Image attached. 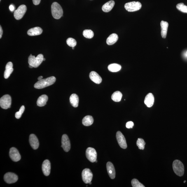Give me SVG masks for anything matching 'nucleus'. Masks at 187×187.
Segmentation results:
<instances>
[{
	"label": "nucleus",
	"mask_w": 187,
	"mask_h": 187,
	"mask_svg": "<svg viewBox=\"0 0 187 187\" xmlns=\"http://www.w3.org/2000/svg\"><path fill=\"white\" fill-rule=\"evenodd\" d=\"M55 81L56 78L55 77H50L45 79L38 80L35 84L34 87L36 89H42L53 85Z\"/></svg>",
	"instance_id": "obj_1"
},
{
	"label": "nucleus",
	"mask_w": 187,
	"mask_h": 187,
	"mask_svg": "<svg viewBox=\"0 0 187 187\" xmlns=\"http://www.w3.org/2000/svg\"><path fill=\"white\" fill-rule=\"evenodd\" d=\"M51 13L52 16L55 19L61 18L63 14V11L60 4L57 2L52 3L51 7Z\"/></svg>",
	"instance_id": "obj_2"
},
{
	"label": "nucleus",
	"mask_w": 187,
	"mask_h": 187,
	"mask_svg": "<svg viewBox=\"0 0 187 187\" xmlns=\"http://www.w3.org/2000/svg\"><path fill=\"white\" fill-rule=\"evenodd\" d=\"M43 58V55L41 54H39L36 57L31 54L28 59L29 64L34 68H37L42 62Z\"/></svg>",
	"instance_id": "obj_3"
},
{
	"label": "nucleus",
	"mask_w": 187,
	"mask_h": 187,
	"mask_svg": "<svg viewBox=\"0 0 187 187\" xmlns=\"http://www.w3.org/2000/svg\"><path fill=\"white\" fill-rule=\"evenodd\" d=\"M173 169L174 172L179 176L183 175L184 172V167L182 162L180 161L176 160H174L173 164Z\"/></svg>",
	"instance_id": "obj_4"
},
{
	"label": "nucleus",
	"mask_w": 187,
	"mask_h": 187,
	"mask_svg": "<svg viewBox=\"0 0 187 187\" xmlns=\"http://www.w3.org/2000/svg\"><path fill=\"white\" fill-rule=\"evenodd\" d=\"M142 7L141 3L139 1H132L126 3L125 5V10L129 12L138 11Z\"/></svg>",
	"instance_id": "obj_5"
},
{
	"label": "nucleus",
	"mask_w": 187,
	"mask_h": 187,
	"mask_svg": "<svg viewBox=\"0 0 187 187\" xmlns=\"http://www.w3.org/2000/svg\"><path fill=\"white\" fill-rule=\"evenodd\" d=\"M11 103V97L9 95H3L0 99V106L3 109H7L10 108Z\"/></svg>",
	"instance_id": "obj_6"
},
{
	"label": "nucleus",
	"mask_w": 187,
	"mask_h": 187,
	"mask_svg": "<svg viewBox=\"0 0 187 187\" xmlns=\"http://www.w3.org/2000/svg\"><path fill=\"white\" fill-rule=\"evenodd\" d=\"M86 155L87 159L91 162H95L97 160V153L96 150L93 148H87L86 151Z\"/></svg>",
	"instance_id": "obj_7"
},
{
	"label": "nucleus",
	"mask_w": 187,
	"mask_h": 187,
	"mask_svg": "<svg viewBox=\"0 0 187 187\" xmlns=\"http://www.w3.org/2000/svg\"><path fill=\"white\" fill-rule=\"evenodd\" d=\"M27 6L24 5H20L14 13V16L17 20L22 19L27 11Z\"/></svg>",
	"instance_id": "obj_8"
},
{
	"label": "nucleus",
	"mask_w": 187,
	"mask_h": 187,
	"mask_svg": "<svg viewBox=\"0 0 187 187\" xmlns=\"http://www.w3.org/2000/svg\"><path fill=\"white\" fill-rule=\"evenodd\" d=\"M93 174L91 171L88 169H84L82 172V179L86 184H88L91 182Z\"/></svg>",
	"instance_id": "obj_9"
},
{
	"label": "nucleus",
	"mask_w": 187,
	"mask_h": 187,
	"mask_svg": "<svg viewBox=\"0 0 187 187\" xmlns=\"http://www.w3.org/2000/svg\"><path fill=\"white\" fill-rule=\"evenodd\" d=\"M116 138L118 144L120 147L124 149H126L127 147L126 141L125 136L120 131L117 132Z\"/></svg>",
	"instance_id": "obj_10"
},
{
	"label": "nucleus",
	"mask_w": 187,
	"mask_h": 187,
	"mask_svg": "<svg viewBox=\"0 0 187 187\" xmlns=\"http://www.w3.org/2000/svg\"><path fill=\"white\" fill-rule=\"evenodd\" d=\"M18 177L16 174L12 173H8L5 175L4 179L5 182L8 184H12L16 182Z\"/></svg>",
	"instance_id": "obj_11"
},
{
	"label": "nucleus",
	"mask_w": 187,
	"mask_h": 187,
	"mask_svg": "<svg viewBox=\"0 0 187 187\" xmlns=\"http://www.w3.org/2000/svg\"><path fill=\"white\" fill-rule=\"evenodd\" d=\"M62 147L63 148L64 151L66 152H68L71 149V143L68 137L66 134L62 136Z\"/></svg>",
	"instance_id": "obj_12"
},
{
	"label": "nucleus",
	"mask_w": 187,
	"mask_h": 187,
	"mask_svg": "<svg viewBox=\"0 0 187 187\" xmlns=\"http://www.w3.org/2000/svg\"><path fill=\"white\" fill-rule=\"evenodd\" d=\"M10 157L14 162H17L21 159V156L18 150L14 147L10 148L9 153Z\"/></svg>",
	"instance_id": "obj_13"
},
{
	"label": "nucleus",
	"mask_w": 187,
	"mask_h": 187,
	"mask_svg": "<svg viewBox=\"0 0 187 187\" xmlns=\"http://www.w3.org/2000/svg\"><path fill=\"white\" fill-rule=\"evenodd\" d=\"M29 142L33 149H37L39 147V143L38 139L36 135L31 134L29 137Z\"/></svg>",
	"instance_id": "obj_14"
},
{
	"label": "nucleus",
	"mask_w": 187,
	"mask_h": 187,
	"mask_svg": "<svg viewBox=\"0 0 187 187\" xmlns=\"http://www.w3.org/2000/svg\"><path fill=\"white\" fill-rule=\"evenodd\" d=\"M42 170L45 176L49 175L51 170V164L49 161L45 160L43 162L42 165Z\"/></svg>",
	"instance_id": "obj_15"
},
{
	"label": "nucleus",
	"mask_w": 187,
	"mask_h": 187,
	"mask_svg": "<svg viewBox=\"0 0 187 187\" xmlns=\"http://www.w3.org/2000/svg\"><path fill=\"white\" fill-rule=\"evenodd\" d=\"M106 168L110 177L111 179H114L115 177V171L113 164L111 162H108L106 164Z\"/></svg>",
	"instance_id": "obj_16"
},
{
	"label": "nucleus",
	"mask_w": 187,
	"mask_h": 187,
	"mask_svg": "<svg viewBox=\"0 0 187 187\" xmlns=\"http://www.w3.org/2000/svg\"><path fill=\"white\" fill-rule=\"evenodd\" d=\"M154 97L153 94L148 93L146 96L144 100L145 104L148 108H151L153 105L154 103Z\"/></svg>",
	"instance_id": "obj_17"
},
{
	"label": "nucleus",
	"mask_w": 187,
	"mask_h": 187,
	"mask_svg": "<svg viewBox=\"0 0 187 187\" xmlns=\"http://www.w3.org/2000/svg\"><path fill=\"white\" fill-rule=\"evenodd\" d=\"M90 79L96 84H100L102 82V78L99 74L95 71L91 72L90 74Z\"/></svg>",
	"instance_id": "obj_18"
},
{
	"label": "nucleus",
	"mask_w": 187,
	"mask_h": 187,
	"mask_svg": "<svg viewBox=\"0 0 187 187\" xmlns=\"http://www.w3.org/2000/svg\"><path fill=\"white\" fill-rule=\"evenodd\" d=\"M43 30L41 27H36L29 29L27 34L29 36H34L39 35L42 33Z\"/></svg>",
	"instance_id": "obj_19"
},
{
	"label": "nucleus",
	"mask_w": 187,
	"mask_h": 187,
	"mask_svg": "<svg viewBox=\"0 0 187 187\" xmlns=\"http://www.w3.org/2000/svg\"><path fill=\"white\" fill-rule=\"evenodd\" d=\"M13 64L11 62L7 64L5 67V71L4 73V77L5 79L9 78L13 71Z\"/></svg>",
	"instance_id": "obj_20"
},
{
	"label": "nucleus",
	"mask_w": 187,
	"mask_h": 187,
	"mask_svg": "<svg viewBox=\"0 0 187 187\" xmlns=\"http://www.w3.org/2000/svg\"><path fill=\"white\" fill-rule=\"evenodd\" d=\"M161 28V36L162 38H165L166 37L169 23L167 22L162 21L160 23Z\"/></svg>",
	"instance_id": "obj_21"
},
{
	"label": "nucleus",
	"mask_w": 187,
	"mask_h": 187,
	"mask_svg": "<svg viewBox=\"0 0 187 187\" xmlns=\"http://www.w3.org/2000/svg\"><path fill=\"white\" fill-rule=\"evenodd\" d=\"M115 5V2L113 1H111L105 3L102 7L103 11L106 13H108L112 9Z\"/></svg>",
	"instance_id": "obj_22"
},
{
	"label": "nucleus",
	"mask_w": 187,
	"mask_h": 187,
	"mask_svg": "<svg viewBox=\"0 0 187 187\" xmlns=\"http://www.w3.org/2000/svg\"><path fill=\"white\" fill-rule=\"evenodd\" d=\"M48 99V96L46 95H43L40 96L38 97L37 101L38 106L40 107H42L45 106L46 104Z\"/></svg>",
	"instance_id": "obj_23"
},
{
	"label": "nucleus",
	"mask_w": 187,
	"mask_h": 187,
	"mask_svg": "<svg viewBox=\"0 0 187 187\" xmlns=\"http://www.w3.org/2000/svg\"><path fill=\"white\" fill-rule=\"evenodd\" d=\"M71 104L73 107L77 108L78 106L79 99L78 96L75 94H73L70 97Z\"/></svg>",
	"instance_id": "obj_24"
},
{
	"label": "nucleus",
	"mask_w": 187,
	"mask_h": 187,
	"mask_svg": "<svg viewBox=\"0 0 187 187\" xmlns=\"http://www.w3.org/2000/svg\"><path fill=\"white\" fill-rule=\"evenodd\" d=\"M118 35L115 34H111L107 38L106 43L108 45H112L116 42L118 40Z\"/></svg>",
	"instance_id": "obj_25"
},
{
	"label": "nucleus",
	"mask_w": 187,
	"mask_h": 187,
	"mask_svg": "<svg viewBox=\"0 0 187 187\" xmlns=\"http://www.w3.org/2000/svg\"><path fill=\"white\" fill-rule=\"evenodd\" d=\"M94 122V119L90 115H87L84 117L82 120V123L85 126H89L92 125Z\"/></svg>",
	"instance_id": "obj_26"
},
{
	"label": "nucleus",
	"mask_w": 187,
	"mask_h": 187,
	"mask_svg": "<svg viewBox=\"0 0 187 187\" xmlns=\"http://www.w3.org/2000/svg\"><path fill=\"white\" fill-rule=\"evenodd\" d=\"M121 68V66L120 64H113L108 66V70L112 72H117L120 71Z\"/></svg>",
	"instance_id": "obj_27"
},
{
	"label": "nucleus",
	"mask_w": 187,
	"mask_h": 187,
	"mask_svg": "<svg viewBox=\"0 0 187 187\" xmlns=\"http://www.w3.org/2000/svg\"><path fill=\"white\" fill-rule=\"evenodd\" d=\"M122 94L121 92L119 91L114 92L112 95L111 98L115 102H119L121 100Z\"/></svg>",
	"instance_id": "obj_28"
},
{
	"label": "nucleus",
	"mask_w": 187,
	"mask_h": 187,
	"mask_svg": "<svg viewBox=\"0 0 187 187\" xmlns=\"http://www.w3.org/2000/svg\"><path fill=\"white\" fill-rule=\"evenodd\" d=\"M84 37L88 38H92L93 37L94 34L93 31L90 29H85L83 32Z\"/></svg>",
	"instance_id": "obj_29"
},
{
	"label": "nucleus",
	"mask_w": 187,
	"mask_h": 187,
	"mask_svg": "<svg viewBox=\"0 0 187 187\" xmlns=\"http://www.w3.org/2000/svg\"><path fill=\"white\" fill-rule=\"evenodd\" d=\"M177 9L183 13H187V6L184 5L183 3H178L176 5Z\"/></svg>",
	"instance_id": "obj_30"
},
{
	"label": "nucleus",
	"mask_w": 187,
	"mask_h": 187,
	"mask_svg": "<svg viewBox=\"0 0 187 187\" xmlns=\"http://www.w3.org/2000/svg\"><path fill=\"white\" fill-rule=\"evenodd\" d=\"M146 143L144 139L142 138H138L137 141V145L139 149L144 150L145 148Z\"/></svg>",
	"instance_id": "obj_31"
},
{
	"label": "nucleus",
	"mask_w": 187,
	"mask_h": 187,
	"mask_svg": "<svg viewBox=\"0 0 187 187\" xmlns=\"http://www.w3.org/2000/svg\"><path fill=\"white\" fill-rule=\"evenodd\" d=\"M67 44L68 46L71 47H75L77 45L76 40L74 38H68L67 40Z\"/></svg>",
	"instance_id": "obj_32"
},
{
	"label": "nucleus",
	"mask_w": 187,
	"mask_h": 187,
	"mask_svg": "<svg viewBox=\"0 0 187 187\" xmlns=\"http://www.w3.org/2000/svg\"><path fill=\"white\" fill-rule=\"evenodd\" d=\"M132 184L133 187H145L142 183L140 182L137 179H134L132 181Z\"/></svg>",
	"instance_id": "obj_33"
},
{
	"label": "nucleus",
	"mask_w": 187,
	"mask_h": 187,
	"mask_svg": "<svg viewBox=\"0 0 187 187\" xmlns=\"http://www.w3.org/2000/svg\"><path fill=\"white\" fill-rule=\"evenodd\" d=\"M24 110H25V107L24 105H22L21 107L20 110L16 113L15 114L16 118L17 119H20L23 113L24 112Z\"/></svg>",
	"instance_id": "obj_34"
},
{
	"label": "nucleus",
	"mask_w": 187,
	"mask_h": 187,
	"mask_svg": "<svg viewBox=\"0 0 187 187\" xmlns=\"http://www.w3.org/2000/svg\"><path fill=\"white\" fill-rule=\"evenodd\" d=\"M134 123L132 121H129L126 124V127L128 129L132 128L134 127Z\"/></svg>",
	"instance_id": "obj_35"
},
{
	"label": "nucleus",
	"mask_w": 187,
	"mask_h": 187,
	"mask_svg": "<svg viewBox=\"0 0 187 187\" xmlns=\"http://www.w3.org/2000/svg\"><path fill=\"white\" fill-rule=\"evenodd\" d=\"M41 1V0H33V2L34 5H37L40 4Z\"/></svg>",
	"instance_id": "obj_36"
},
{
	"label": "nucleus",
	"mask_w": 187,
	"mask_h": 187,
	"mask_svg": "<svg viewBox=\"0 0 187 187\" xmlns=\"http://www.w3.org/2000/svg\"><path fill=\"white\" fill-rule=\"evenodd\" d=\"M9 9L10 11L13 12L15 8L13 5H11L9 6Z\"/></svg>",
	"instance_id": "obj_37"
},
{
	"label": "nucleus",
	"mask_w": 187,
	"mask_h": 187,
	"mask_svg": "<svg viewBox=\"0 0 187 187\" xmlns=\"http://www.w3.org/2000/svg\"><path fill=\"white\" fill-rule=\"evenodd\" d=\"M3 34V31L1 26H0V38H1Z\"/></svg>",
	"instance_id": "obj_38"
},
{
	"label": "nucleus",
	"mask_w": 187,
	"mask_h": 187,
	"mask_svg": "<svg viewBox=\"0 0 187 187\" xmlns=\"http://www.w3.org/2000/svg\"><path fill=\"white\" fill-rule=\"evenodd\" d=\"M42 78H43V77L42 76H41L38 77V80H40L42 79Z\"/></svg>",
	"instance_id": "obj_39"
},
{
	"label": "nucleus",
	"mask_w": 187,
	"mask_h": 187,
	"mask_svg": "<svg viewBox=\"0 0 187 187\" xmlns=\"http://www.w3.org/2000/svg\"><path fill=\"white\" fill-rule=\"evenodd\" d=\"M29 68H34L32 66L29 65Z\"/></svg>",
	"instance_id": "obj_40"
},
{
	"label": "nucleus",
	"mask_w": 187,
	"mask_h": 187,
	"mask_svg": "<svg viewBox=\"0 0 187 187\" xmlns=\"http://www.w3.org/2000/svg\"><path fill=\"white\" fill-rule=\"evenodd\" d=\"M45 58H43V61H45Z\"/></svg>",
	"instance_id": "obj_41"
},
{
	"label": "nucleus",
	"mask_w": 187,
	"mask_h": 187,
	"mask_svg": "<svg viewBox=\"0 0 187 187\" xmlns=\"http://www.w3.org/2000/svg\"><path fill=\"white\" fill-rule=\"evenodd\" d=\"M89 184H92V183L90 182V183H89Z\"/></svg>",
	"instance_id": "obj_42"
},
{
	"label": "nucleus",
	"mask_w": 187,
	"mask_h": 187,
	"mask_svg": "<svg viewBox=\"0 0 187 187\" xmlns=\"http://www.w3.org/2000/svg\"><path fill=\"white\" fill-rule=\"evenodd\" d=\"M72 49H74V47H72Z\"/></svg>",
	"instance_id": "obj_43"
},
{
	"label": "nucleus",
	"mask_w": 187,
	"mask_h": 187,
	"mask_svg": "<svg viewBox=\"0 0 187 187\" xmlns=\"http://www.w3.org/2000/svg\"><path fill=\"white\" fill-rule=\"evenodd\" d=\"M186 182V181H184V183H185V182Z\"/></svg>",
	"instance_id": "obj_44"
},
{
	"label": "nucleus",
	"mask_w": 187,
	"mask_h": 187,
	"mask_svg": "<svg viewBox=\"0 0 187 187\" xmlns=\"http://www.w3.org/2000/svg\"><path fill=\"white\" fill-rule=\"evenodd\" d=\"M95 162H97V160H96Z\"/></svg>",
	"instance_id": "obj_45"
},
{
	"label": "nucleus",
	"mask_w": 187,
	"mask_h": 187,
	"mask_svg": "<svg viewBox=\"0 0 187 187\" xmlns=\"http://www.w3.org/2000/svg\"><path fill=\"white\" fill-rule=\"evenodd\" d=\"M186 55H187V53H186Z\"/></svg>",
	"instance_id": "obj_46"
},
{
	"label": "nucleus",
	"mask_w": 187,
	"mask_h": 187,
	"mask_svg": "<svg viewBox=\"0 0 187 187\" xmlns=\"http://www.w3.org/2000/svg\"><path fill=\"white\" fill-rule=\"evenodd\" d=\"M0 1H1V0H0Z\"/></svg>",
	"instance_id": "obj_47"
}]
</instances>
